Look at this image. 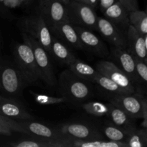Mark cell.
I'll use <instances>...</instances> for the list:
<instances>
[{"label": "cell", "instance_id": "6da1fadb", "mask_svg": "<svg viewBox=\"0 0 147 147\" xmlns=\"http://www.w3.org/2000/svg\"><path fill=\"white\" fill-rule=\"evenodd\" d=\"M57 85L61 96L74 104H83L93 96V90L90 82L77 77L69 69L60 73Z\"/></svg>", "mask_w": 147, "mask_h": 147}, {"label": "cell", "instance_id": "7a4b0ae2", "mask_svg": "<svg viewBox=\"0 0 147 147\" xmlns=\"http://www.w3.org/2000/svg\"><path fill=\"white\" fill-rule=\"evenodd\" d=\"M21 34L24 42L28 45L32 50L34 60L41 76L42 81L50 87L57 86V80L55 75L50 56L48 53L38 42V41L32 37L22 31Z\"/></svg>", "mask_w": 147, "mask_h": 147}, {"label": "cell", "instance_id": "3957f363", "mask_svg": "<svg viewBox=\"0 0 147 147\" xmlns=\"http://www.w3.org/2000/svg\"><path fill=\"white\" fill-rule=\"evenodd\" d=\"M111 103L117 106L132 119H143L142 127L147 128V103L142 94L126 93L116 95L110 99Z\"/></svg>", "mask_w": 147, "mask_h": 147}, {"label": "cell", "instance_id": "277c9868", "mask_svg": "<svg viewBox=\"0 0 147 147\" xmlns=\"http://www.w3.org/2000/svg\"><path fill=\"white\" fill-rule=\"evenodd\" d=\"M14 64L24 75L30 85L42 81L32 50L25 42L16 43L13 47Z\"/></svg>", "mask_w": 147, "mask_h": 147}, {"label": "cell", "instance_id": "5b68a950", "mask_svg": "<svg viewBox=\"0 0 147 147\" xmlns=\"http://www.w3.org/2000/svg\"><path fill=\"white\" fill-rule=\"evenodd\" d=\"M30 86L24 75L15 64H7L0 67V89L10 98H16Z\"/></svg>", "mask_w": 147, "mask_h": 147}, {"label": "cell", "instance_id": "8992f818", "mask_svg": "<svg viewBox=\"0 0 147 147\" xmlns=\"http://www.w3.org/2000/svg\"><path fill=\"white\" fill-rule=\"evenodd\" d=\"M31 120H10L9 128L11 131L24 134L30 137L47 140L61 142L65 137L63 136L58 129H53L43 123Z\"/></svg>", "mask_w": 147, "mask_h": 147}, {"label": "cell", "instance_id": "52a82bcc", "mask_svg": "<svg viewBox=\"0 0 147 147\" xmlns=\"http://www.w3.org/2000/svg\"><path fill=\"white\" fill-rule=\"evenodd\" d=\"M66 9L71 24L90 30H97L98 16L90 5L76 0H70L66 4Z\"/></svg>", "mask_w": 147, "mask_h": 147}, {"label": "cell", "instance_id": "ba28073f", "mask_svg": "<svg viewBox=\"0 0 147 147\" xmlns=\"http://www.w3.org/2000/svg\"><path fill=\"white\" fill-rule=\"evenodd\" d=\"M22 26V31L38 41L51 57L52 34L42 17L39 14L26 17Z\"/></svg>", "mask_w": 147, "mask_h": 147}, {"label": "cell", "instance_id": "9c48e42d", "mask_svg": "<svg viewBox=\"0 0 147 147\" xmlns=\"http://www.w3.org/2000/svg\"><path fill=\"white\" fill-rule=\"evenodd\" d=\"M109 50L110 57H111L116 62L113 63L131 80L132 83L136 86V90H138L139 87L144 86L136 73L134 56L126 49L121 47L112 46Z\"/></svg>", "mask_w": 147, "mask_h": 147}, {"label": "cell", "instance_id": "30bf717a", "mask_svg": "<svg viewBox=\"0 0 147 147\" xmlns=\"http://www.w3.org/2000/svg\"><path fill=\"white\" fill-rule=\"evenodd\" d=\"M37 14L42 17L49 29L68 20L66 5L60 0H40Z\"/></svg>", "mask_w": 147, "mask_h": 147}, {"label": "cell", "instance_id": "8fae6325", "mask_svg": "<svg viewBox=\"0 0 147 147\" xmlns=\"http://www.w3.org/2000/svg\"><path fill=\"white\" fill-rule=\"evenodd\" d=\"M64 137L68 139H104L98 128L91 123L85 122H70L63 124L57 129Z\"/></svg>", "mask_w": 147, "mask_h": 147}, {"label": "cell", "instance_id": "7c38bea8", "mask_svg": "<svg viewBox=\"0 0 147 147\" xmlns=\"http://www.w3.org/2000/svg\"><path fill=\"white\" fill-rule=\"evenodd\" d=\"M95 67L98 73L109 78L126 93H136L135 85L113 62L107 60H99Z\"/></svg>", "mask_w": 147, "mask_h": 147}, {"label": "cell", "instance_id": "4fadbf2b", "mask_svg": "<svg viewBox=\"0 0 147 147\" xmlns=\"http://www.w3.org/2000/svg\"><path fill=\"white\" fill-rule=\"evenodd\" d=\"M73 27L78 34L83 50L101 58L110 57V50L107 45L90 30L74 24Z\"/></svg>", "mask_w": 147, "mask_h": 147}, {"label": "cell", "instance_id": "5bb4252c", "mask_svg": "<svg viewBox=\"0 0 147 147\" xmlns=\"http://www.w3.org/2000/svg\"><path fill=\"white\" fill-rule=\"evenodd\" d=\"M112 46L126 49V32L105 17L97 19V30Z\"/></svg>", "mask_w": 147, "mask_h": 147}, {"label": "cell", "instance_id": "9a60e30c", "mask_svg": "<svg viewBox=\"0 0 147 147\" xmlns=\"http://www.w3.org/2000/svg\"><path fill=\"white\" fill-rule=\"evenodd\" d=\"M50 30L53 36L65 44L70 48L84 50L78 34L73 27V24H71L68 20L58 23L51 27Z\"/></svg>", "mask_w": 147, "mask_h": 147}, {"label": "cell", "instance_id": "2e32d148", "mask_svg": "<svg viewBox=\"0 0 147 147\" xmlns=\"http://www.w3.org/2000/svg\"><path fill=\"white\" fill-rule=\"evenodd\" d=\"M126 50L134 57L147 63V34H143L130 24L126 31Z\"/></svg>", "mask_w": 147, "mask_h": 147}, {"label": "cell", "instance_id": "e0dca14e", "mask_svg": "<svg viewBox=\"0 0 147 147\" xmlns=\"http://www.w3.org/2000/svg\"><path fill=\"white\" fill-rule=\"evenodd\" d=\"M0 116L14 121L31 120L32 116L15 98L0 96Z\"/></svg>", "mask_w": 147, "mask_h": 147}, {"label": "cell", "instance_id": "ac0fdd59", "mask_svg": "<svg viewBox=\"0 0 147 147\" xmlns=\"http://www.w3.org/2000/svg\"><path fill=\"white\" fill-rule=\"evenodd\" d=\"M103 13L105 18L126 32L128 27L130 25L128 16L129 12L119 1H116Z\"/></svg>", "mask_w": 147, "mask_h": 147}, {"label": "cell", "instance_id": "d6986e66", "mask_svg": "<svg viewBox=\"0 0 147 147\" xmlns=\"http://www.w3.org/2000/svg\"><path fill=\"white\" fill-rule=\"evenodd\" d=\"M107 106L108 112L106 115L111 120V123L127 131H131L136 127L134 123V120L129 117L122 109L111 102L108 103Z\"/></svg>", "mask_w": 147, "mask_h": 147}, {"label": "cell", "instance_id": "ffe728a7", "mask_svg": "<svg viewBox=\"0 0 147 147\" xmlns=\"http://www.w3.org/2000/svg\"><path fill=\"white\" fill-rule=\"evenodd\" d=\"M63 147H128L126 143L114 142L105 139L79 140L65 138L63 142Z\"/></svg>", "mask_w": 147, "mask_h": 147}, {"label": "cell", "instance_id": "44dd1931", "mask_svg": "<svg viewBox=\"0 0 147 147\" xmlns=\"http://www.w3.org/2000/svg\"><path fill=\"white\" fill-rule=\"evenodd\" d=\"M51 57L58 60L63 64L68 65L77 57L70 51V47L52 34Z\"/></svg>", "mask_w": 147, "mask_h": 147}, {"label": "cell", "instance_id": "7402d4cb", "mask_svg": "<svg viewBox=\"0 0 147 147\" xmlns=\"http://www.w3.org/2000/svg\"><path fill=\"white\" fill-rule=\"evenodd\" d=\"M67 67L69 70L77 77L90 83H94L95 78L98 73L96 67H92L91 65L78 58L69 64Z\"/></svg>", "mask_w": 147, "mask_h": 147}, {"label": "cell", "instance_id": "603a6c76", "mask_svg": "<svg viewBox=\"0 0 147 147\" xmlns=\"http://www.w3.org/2000/svg\"><path fill=\"white\" fill-rule=\"evenodd\" d=\"M93 83L96 84L98 88L102 90L103 93L111 96V98L116 95L126 93V92L123 88H121L119 85L111 80L109 78L106 77V76L100 73H98V75L96 76Z\"/></svg>", "mask_w": 147, "mask_h": 147}, {"label": "cell", "instance_id": "cb8c5ba5", "mask_svg": "<svg viewBox=\"0 0 147 147\" xmlns=\"http://www.w3.org/2000/svg\"><path fill=\"white\" fill-rule=\"evenodd\" d=\"M131 131L125 130L121 128L118 127L112 123H108L103 126L101 132L105 137L109 140L126 143V141Z\"/></svg>", "mask_w": 147, "mask_h": 147}, {"label": "cell", "instance_id": "d4e9b609", "mask_svg": "<svg viewBox=\"0 0 147 147\" xmlns=\"http://www.w3.org/2000/svg\"><path fill=\"white\" fill-rule=\"evenodd\" d=\"M62 142L31 137V139L13 142L10 145L13 147H63Z\"/></svg>", "mask_w": 147, "mask_h": 147}, {"label": "cell", "instance_id": "484cf974", "mask_svg": "<svg viewBox=\"0 0 147 147\" xmlns=\"http://www.w3.org/2000/svg\"><path fill=\"white\" fill-rule=\"evenodd\" d=\"M129 23L143 34H147V15L146 11L135 10L129 12Z\"/></svg>", "mask_w": 147, "mask_h": 147}, {"label": "cell", "instance_id": "4316f807", "mask_svg": "<svg viewBox=\"0 0 147 147\" xmlns=\"http://www.w3.org/2000/svg\"><path fill=\"white\" fill-rule=\"evenodd\" d=\"M126 144L128 147H146L147 145L146 129L135 127L129 134Z\"/></svg>", "mask_w": 147, "mask_h": 147}, {"label": "cell", "instance_id": "83f0119b", "mask_svg": "<svg viewBox=\"0 0 147 147\" xmlns=\"http://www.w3.org/2000/svg\"><path fill=\"white\" fill-rule=\"evenodd\" d=\"M85 111L93 116L101 117L107 114L108 106L98 101H88L82 104Z\"/></svg>", "mask_w": 147, "mask_h": 147}, {"label": "cell", "instance_id": "f1b7e54d", "mask_svg": "<svg viewBox=\"0 0 147 147\" xmlns=\"http://www.w3.org/2000/svg\"><path fill=\"white\" fill-rule=\"evenodd\" d=\"M31 94L34 96L36 102L41 105H54L67 102V99L63 96L55 97V96H50L48 95L36 93L32 91Z\"/></svg>", "mask_w": 147, "mask_h": 147}, {"label": "cell", "instance_id": "f546056e", "mask_svg": "<svg viewBox=\"0 0 147 147\" xmlns=\"http://www.w3.org/2000/svg\"><path fill=\"white\" fill-rule=\"evenodd\" d=\"M135 61V65H136V73L138 76L140 78L141 81L142 82L144 86H146L147 81V65L146 63L144 60L138 58V57L134 56Z\"/></svg>", "mask_w": 147, "mask_h": 147}, {"label": "cell", "instance_id": "4dcf8cb0", "mask_svg": "<svg viewBox=\"0 0 147 147\" xmlns=\"http://www.w3.org/2000/svg\"><path fill=\"white\" fill-rule=\"evenodd\" d=\"M126 9L128 12L139 9L138 0H117Z\"/></svg>", "mask_w": 147, "mask_h": 147}, {"label": "cell", "instance_id": "1f68e13d", "mask_svg": "<svg viewBox=\"0 0 147 147\" xmlns=\"http://www.w3.org/2000/svg\"><path fill=\"white\" fill-rule=\"evenodd\" d=\"M117 0H98V5L99 6L100 10L103 12L106 9H107L109 7L114 4Z\"/></svg>", "mask_w": 147, "mask_h": 147}, {"label": "cell", "instance_id": "d6a6232c", "mask_svg": "<svg viewBox=\"0 0 147 147\" xmlns=\"http://www.w3.org/2000/svg\"><path fill=\"white\" fill-rule=\"evenodd\" d=\"M5 7L8 8H15L22 4L21 0H0Z\"/></svg>", "mask_w": 147, "mask_h": 147}, {"label": "cell", "instance_id": "836d02e7", "mask_svg": "<svg viewBox=\"0 0 147 147\" xmlns=\"http://www.w3.org/2000/svg\"><path fill=\"white\" fill-rule=\"evenodd\" d=\"M11 119H7L6 118H4L3 116H0V125H2V126H8L9 127V123Z\"/></svg>", "mask_w": 147, "mask_h": 147}, {"label": "cell", "instance_id": "e575fe53", "mask_svg": "<svg viewBox=\"0 0 147 147\" xmlns=\"http://www.w3.org/2000/svg\"><path fill=\"white\" fill-rule=\"evenodd\" d=\"M98 1V0H88V4L93 7V9H95L97 7Z\"/></svg>", "mask_w": 147, "mask_h": 147}, {"label": "cell", "instance_id": "d590c367", "mask_svg": "<svg viewBox=\"0 0 147 147\" xmlns=\"http://www.w3.org/2000/svg\"><path fill=\"white\" fill-rule=\"evenodd\" d=\"M22 1V4H28L32 0H21Z\"/></svg>", "mask_w": 147, "mask_h": 147}, {"label": "cell", "instance_id": "8d00e7d4", "mask_svg": "<svg viewBox=\"0 0 147 147\" xmlns=\"http://www.w3.org/2000/svg\"><path fill=\"white\" fill-rule=\"evenodd\" d=\"M76 1H80V2H83V3H86V4H88V0H76Z\"/></svg>", "mask_w": 147, "mask_h": 147}, {"label": "cell", "instance_id": "74e56055", "mask_svg": "<svg viewBox=\"0 0 147 147\" xmlns=\"http://www.w3.org/2000/svg\"><path fill=\"white\" fill-rule=\"evenodd\" d=\"M60 1H62V2H63V4H65V5H66V4H67V3L69 2V1H70V0H60Z\"/></svg>", "mask_w": 147, "mask_h": 147}]
</instances>
